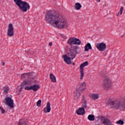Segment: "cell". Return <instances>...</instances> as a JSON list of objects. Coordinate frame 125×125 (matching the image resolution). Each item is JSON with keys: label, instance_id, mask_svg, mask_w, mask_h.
I'll list each match as a JSON object with an SVG mask.
<instances>
[{"label": "cell", "instance_id": "obj_21", "mask_svg": "<svg viewBox=\"0 0 125 125\" xmlns=\"http://www.w3.org/2000/svg\"><path fill=\"white\" fill-rule=\"evenodd\" d=\"M82 7L81 4L79 2L76 3L74 6V9L76 10H79Z\"/></svg>", "mask_w": 125, "mask_h": 125}, {"label": "cell", "instance_id": "obj_20", "mask_svg": "<svg viewBox=\"0 0 125 125\" xmlns=\"http://www.w3.org/2000/svg\"><path fill=\"white\" fill-rule=\"evenodd\" d=\"M82 107H83L84 109L87 108V101L85 99L84 96H83L82 100Z\"/></svg>", "mask_w": 125, "mask_h": 125}, {"label": "cell", "instance_id": "obj_23", "mask_svg": "<svg viewBox=\"0 0 125 125\" xmlns=\"http://www.w3.org/2000/svg\"><path fill=\"white\" fill-rule=\"evenodd\" d=\"M87 119L90 121H94L95 119L94 116L92 114L89 115L87 116Z\"/></svg>", "mask_w": 125, "mask_h": 125}, {"label": "cell", "instance_id": "obj_19", "mask_svg": "<svg viewBox=\"0 0 125 125\" xmlns=\"http://www.w3.org/2000/svg\"><path fill=\"white\" fill-rule=\"evenodd\" d=\"M50 77L51 82L54 83H56V81H57L56 78L53 73H51L50 75Z\"/></svg>", "mask_w": 125, "mask_h": 125}, {"label": "cell", "instance_id": "obj_25", "mask_svg": "<svg viewBox=\"0 0 125 125\" xmlns=\"http://www.w3.org/2000/svg\"><path fill=\"white\" fill-rule=\"evenodd\" d=\"M0 110L2 114H4L6 113V111H5V109L1 106H0Z\"/></svg>", "mask_w": 125, "mask_h": 125}, {"label": "cell", "instance_id": "obj_9", "mask_svg": "<svg viewBox=\"0 0 125 125\" xmlns=\"http://www.w3.org/2000/svg\"><path fill=\"white\" fill-rule=\"evenodd\" d=\"M89 64V62L87 61H86L81 64L79 67L80 72V78L81 80H82L84 76V67L87 66Z\"/></svg>", "mask_w": 125, "mask_h": 125}, {"label": "cell", "instance_id": "obj_10", "mask_svg": "<svg viewBox=\"0 0 125 125\" xmlns=\"http://www.w3.org/2000/svg\"><path fill=\"white\" fill-rule=\"evenodd\" d=\"M40 88V86L39 84H34L30 86H26L25 87V89L26 90H32L34 92H36Z\"/></svg>", "mask_w": 125, "mask_h": 125}, {"label": "cell", "instance_id": "obj_12", "mask_svg": "<svg viewBox=\"0 0 125 125\" xmlns=\"http://www.w3.org/2000/svg\"><path fill=\"white\" fill-rule=\"evenodd\" d=\"M96 47L97 49L100 51H104L106 48V44L104 42L97 43L96 45Z\"/></svg>", "mask_w": 125, "mask_h": 125}, {"label": "cell", "instance_id": "obj_2", "mask_svg": "<svg viewBox=\"0 0 125 125\" xmlns=\"http://www.w3.org/2000/svg\"><path fill=\"white\" fill-rule=\"evenodd\" d=\"M65 50L66 55L70 57L71 60H73L79 52V48L77 46L71 45V47H67Z\"/></svg>", "mask_w": 125, "mask_h": 125}, {"label": "cell", "instance_id": "obj_22", "mask_svg": "<svg viewBox=\"0 0 125 125\" xmlns=\"http://www.w3.org/2000/svg\"><path fill=\"white\" fill-rule=\"evenodd\" d=\"M3 94H8L9 91V86L6 85L3 88Z\"/></svg>", "mask_w": 125, "mask_h": 125}, {"label": "cell", "instance_id": "obj_6", "mask_svg": "<svg viewBox=\"0 0 125 125\" xmlns=\"http://www.w3.org/2000/svg\"><path fill=\"white\" fill-rule=\"evenodd\" d=\"M3 102L10 109H12L14 108L15 104L14 100L11 97H6L3 100Z\"/></svg>", "mask_w": 125, "mask_h": 125}, {"label": "cell", "instance_id": "obj_13", "mask_svg": "<svg viewBox=\"0 0 125 125\" xmlns=\"http://www.w3.org/2000/svg\"><path fill=\"white\" fill-rule=\"evenodd\" d=\"M62 57L63 60H64V62L67 64L70 65L72 64V62L71 59V58L70 57H69L67 55H66V54L62 55Z\"/></svg>", "mask_w": 125, "mask_h": 125}, {"label": "cell", "instance_id": "obj_24", "mask_svg": "<svg viewBox=\"0 0 125 125\" xmlns=\"http://www.w3.org/2000/svg\"><path fill=\"white\" fill-rule=\"evenodd\" d=\"M42 101L41 100H39L37 102L36 105L38 107H40L42 105Z\"/></svg>", "mask_w": 125, "mask_h": 125}, {"label": "cell", "instance_id": "obj_14", "mask_svg": "<svg viewBox=\"0 0 125 125\" xmlns=\"http://www.w3.org/2000/svg\"><path fill=\"white\" fill-rule=\"evenodd\" d=\"M85 109L83 107L78 108L76 111V113L77 115L79 116H83L85 114Z\"/></svg>", "mask_w": 125, "mask_h": 125}, {"label": "cell", "instance_id": "obj_3", "mask_svg": "<svg viewBox=\"0 0 125 125\" xmlns=\"http://www.w3.org/2000/svg\"><path fill=\"white\" fill-rule=\"evenodd\" d=\"M14 1L20 9L23 12H26L30 9L31 6L28 2L22 0H14Z\"/></svg>", "mask_w": 125, "mask_h": 125}, {"label": "cell", "instance_id": "obj_26", "mask_svg": "<svg viewBox=\"0 0 125 125\" xmlns=\"http://www.w3.org/2000/svg\"><path fill=\"white\" fill-rule=\"evenodd\" d=\"M116 123L118 124V125H122L124 124V122L123 120H119L116 122Z\"/></svg>", "mask_w": 125, "mask_h": 125}, {"label": "cell", "instance_id": "obj_29", "mask_svg": "<svg viewBox=\"0 0 125 125\" xmlns=\"http://www.w3.org/2000/svg\"><path fill=\"white\" fill-rule=\"evenodd\" d=\"M96 0V1H97V2L99 3V2H100L101 1V0Z\"/></svg>", "mask_w": 125, "mask_h": 125}, {"label": "cell", "instance_id": "obj_28", "mask_svg": "<svg viewBox=\"0 0 125 125\" xmlns=\"http://www.w3.org/2000/svg\"><path fill=\"white\" fill-rule=\"evenodd\" d=\"M52 45V42H51L49 43V46H50V47H51Z\"/></svg>", "mask_w": 125, "mask_h": 125}, {"label": "cell", "instance_id": "obj_18", "mask_svg": "<svg viewBox=\"0 0 125 125\" xmlns=\"http://www.w3.org/2000/svg\"><path fill=\"white\" fill-rule=\"evenodd\" d=\"M92 45L90 43H87L86 44L84 47V50L85 52H88L90 50H92Z\"/></svg>", "mask_w": 125, "mask_h": 125}, {"label": "cell", "instance_id": "obj_4", "mask_svg": "<svg viewBox=\"0 0 125 125\" xmlns=\"http://www.w3.org/2000/svg\"><path fill=\"white\" fill-rule=\"evenodd\" d=\"M108 104L114 108L119 109H125V101L111 100Z\"/></svg>", "mask_w": 125, "mask_h": 125}, {"label": "cell", "instance_id": "obj_5", "mask_svg": "<svg viewBox=\"0 0 125 125\" xmlns=\"http://www.w3.org/2000/svg\"><path fill=\"white\" fill-rule=\"evenodd\" d=\"M86 87V84L85 82H83L77 86L75 91L74 92L75 97L78 98L81 96L82 93L85 90Z\"/></svg>", "mask_w": 125, "mask_h": 125}, {"label": "cell", "instance_id": "obj_15", "mask_svg": "<svg viewBox=\"0 0 125 125\" xmlns=\"http://www.w3.org/2000/svg\"><path fill=\"white\" fill-rule=\"evenodd\" d=\"M51 109L50 103L49 102H48L46 107H45L43 109V111L45 113L47 114V113H49L50 112Z\"/></svg>", "mask_w": 125, "mask_h": 125}, {"label": "cell", "instance_id": "obj_8", "mask_svg": "<svg viewBox=\"0 0 125 125\" xmlns=\"http://www.w3.org/2000/svg\"><path fill=\"white\" fill-rule=\"evenodd\" d=\"M67 43L70 46L73 45H81V42L78 38L75 37H71L68 39Z\"/></svg>", "mask_w": 125, "mask_h": 125}, {"label": "cell", "instance_id": "obj_27", "mask_svg": "<svg viewBox=\"0 0 125 125\" xmlns=\"http://www.w3.org/2000/svg\"><path fill=\"white\" fill-rule=\"evenodd\" d=\"M123 11H124V7L123 6L121 7L119 11L120 14V15H122V14Z\"/></svg>", "mask_w": 125, "mask_h": 125}, {"label": "cell", "instance_id": "obj_17", "mask_svg": "<svg viewBox=\"0 0 125 125\" xmlns=\"http://www.w3.org/2000/svg\"><path fill=\"white\" fill-rule=\"evenodd\" d=\"M89 96L91 99L94 100H96L99 98V95L96 93H91L89 95Z\"/></svg>", "mask_w": 125, "mask_h": 125}, {"label": "cell", "instance_id": "obj_1", "mask_svg": "<svg viewBox=\"0 0 125 125\" xmlns=\"http://www.w3.org/2000/svg\"><path fill=\"white\" fill-rule=\"evenodd\" d=\"M44 18L47 23L56 28L64 29L68 26L66 19L54 10H47L45 15Z\"/></svg>", "mask_w": 125, "mask_h": 125}, {"label": "cell", "instance_id": "obj_11", "mask_svg": "<svg viewBox=\"0 0 125 125\" xmlns=\"http://www.w3.org/2000/svg\"><path fill=\"white\" fill-rule=\"evenodd\" d=\"M7 35L10 37L13 36L14 35V27L12 23H9L8 25Z\"/></svg>", "mask_w": 125, "mask_h": 125}, {"label": "cell", "instance_id": "obj_7", "mask_svg": "<svg viewBox=\"0 0 125 125\" xmlns=\"http://www.w3.org/2000/svg\"><path fill=\"white\" fill-rule=\"evenodd\" d=\"M103 85L104 89L108 90L111 88L112 85V82L109 78L106 77L104 79Z\"/></svg>", "mask_w": 125, "mask_h": 125}, {"label": "cell", "instance_id": "obj_16", "mask_svg": "<svg viewBox=\"0 0 125 125\" xmlns=\"http://www.w3.org/2000/svg\"><path fill=\"white\" fill-rule=\"evenodd\" d=\"M28 119L23 118L19 120L18 125H28Z\"/></svg>", "mask_w": 125, "mask_h": 125}]
</instances>
